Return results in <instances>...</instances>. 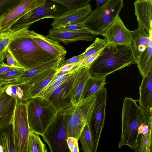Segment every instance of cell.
I'll return each mask as SVG.
<instances>
[{
  "label": "cell",
  "mask_w": 152,
  "mask_h": 152,
  "mask_svg": "<svg viewBox=\"0 0 152 152\" xmlns=\"http://www.w3.org/2000/svg\"><path fill=\"white\" fill-rule=\"evenodd\" d=\"M29 27L20 29L7 50L25 70L58 58L46 52L35 43L30 36Z\"/></svg>",
  "instance_id": "1"
},
{
  "label": "cell",
  "mask_w": 152,
  "mask_h": 152,
  "mask_svg": "<svg viewBox=\"0 0 152 152\" xmlns=\"http://www.w3.org/2000/svg\"><path fill=\"white\" fill-rule=\"evenodd\" d=\"M131 97L125 98L122 108L121 132L119 148L125 145L131 150L136 148L139 137L152 114L147 115Z\"/></svg>",
  "instance_id": "2"
},
{
  "label": "cell",
  "mask_w": 152,
  "mask_h": 152,
  "mask_svg": "<svg viewBox=\"0 0 152 152\" xmlns=\"http://www.w3.org/2000/svg\"><path fill=\"white\" fill-rule=\"evenodd\" d=\"M135 64L131 46L107 43L88 68L91 77H105Z\"/></svg>",
  "instance_id": "3"
},
{
  "label": "cell",
  "mask_w": 152,
  "mask_h": 152,
  "mask_svg": "<svg viewBox=\"0 0 152 152\" xmlns=\"http://www.w3.org/2000/svg\"><path fill=\"white\" fill-rule=\"evenodd\" d=\"M26 101L30 130L43 136L58 112L47 100L37 96Z\"/></svg>",
  "instance_id": "4"
},
{
  "label": "cell",
  "mask_w": 152,
  "mask_h": 152,
  "mask_svg": "<svg viewBox=\"0 0 152 152\" xmlns=\"http://www.w3.org/2000/svg\"><path fill=\"white\" fill-rule=\"evenodd\" d=\"M123 4V0H109L91 11L80 23L91 32L101 35L119 15Z\"/></svg>",
  "instance_id": "5"
},
{
  "label": "cell",
  "mask_w": 152,
  "mask_h": 152,
  "mask_svg": "<svg viewBox=\"0 0 152 152\" xmlns=\"http://www.w3.org/2000/svg\"><path fill=\"white\" fill-rule=\"evenodd\" d=\"M96 99L94 94L83 99L77 106L72 105L63 111L67 117L69 137H73L79 140L82 129L89 123Z\"/></svg>",
  "instance_id": "6"
},
{
  "label": "cell",
  "mask_w": 152,
  "mask_h": 152,
  "mask_svg": "<svg viewBox=\"0 0 152 152\" xmlns=\"http://www.w3.org/2000/svg\"><path fill=\"white\" fill-rule=\"evenodd\" d=\"M12 125V134L15 152H28L30 132L26 101L17 99Z\"/></svg>",
  "instance_id": "7"
},
{
  "label": "cell",
  "mask_w": 152,
  "mask_h": 152,
  "mask_svg": "<svg viewBox=\"0 0 152 152\" xmlns=\"http://www.w3.org/2000/svg\"><path fill=\"white\" fill-rule=\"evenodd\" d=\"M42 137L51 152L69 151L66 141L69 137L67 117L64 112L58 113L55 119Z\"/></svg>",
  "instance_id": "8"
},
{
  "label": "cell",
  "mask_w": 152,
  "mask_h": 152,
  "mask_svg": "<svg viewBox=\"0 0 152 152\" xmlns=\"http://www.w3.org/2000/svg\"><path fill=\"white\" fill-rule=\"evenodd\" d=\"M68 9L51 0H46L45 4L28 12L17 20L10 29L17 30L26 27L39 20L46 18L54 19Z\"/></svg>",
  "instance_id": "9"
},
{
  "label": "cell",
  "mask_w": 152,
  "mask_h": 152,
  "mask_svg": "<svg viewBox=\"0 0 152 152\" xmlns=\"http://www.w3.org/2000/svg\"><path fill=\"white\" fill-rule=\"evenodd\" d=\"M94 94L96 99L88 124L95 144L94 152H96L104 125L107 96V88L104 87Z\"/></svg>",
  "instance_id": "10"
},
{
  "label": "cell",
  "mask_w": 152,
  "mask_h": 152,
  "mask_svg": "<svg viewBox=\"0 0 152 152\" xmlns=\"http://www.w3.org/2000/svg\"><path fill=\"white\" fill-rule=\"evenodd\" d=\"M46 0H23L0 20V33L10 29L17 20L30 11L44 5Z\"/></svg>",
  "instance_id": "11"
},
{
  "label": "cell",
  "mask_w": 152,
  "mask_h": 152,
  "mask_svg": "<svg viewBox=\"0 0 152 152\" xmlns=\"http://www.w3.org/2000/svg\"><path fill=\"white\" fill-rule=\"evenodd\" d=\"M130 31L118 15L101 35L106 39L107 43L130 46Z\"/></svg>",
  "instance_id": "12"
},
{
  "label": "cell",
  "mask_w": 152,
  "mask_h": 152,
  "mask_svg": "<svg viewBox=\"0 0 152 152\" xmlns=\"http://www.w3.org/2000/svg\"><path fill=\"white\" fill-rule=\"evenodd\" d=\"M57 69L53 68L41 72L24 84V100L37 96L53 78Z\"/></svg>",
  "instance_id": "13"
},
{
  "label": "cell",
  "mask_w": 152,
  "mask_h": 152,
  "mask_svg": "<svg viewBox=\"0 0 152 152\" xmlns=\"http://www.w3.org/2000/svg\"><path fill=\"white\" fill-rule=\"evenodd\" d=\"M74 72L66 81L56 88L47 99L58 113L64 111L72 105L70 90Z\"/></svg>",
  "instance_id": "14"
},
{
  "label": "cell",
  "mask_w": 152,
  "mask_h": 152,
  "mask_svg": "<svg viewBox=\"0 0 152 152\" xmlns=\"http://www.w3.org/2000/svg\"><path fill=\"white\" fill-rule=\"evenodd\" d=\"M96 35L89 31H68L52 28L46 36L65 45L78 41H92Z\"/></svg>",
  "instance_id": "15"
},
{
  "label": "cell",
  "mask_w": 152,
  "mask_h": 152,
  "mask_svg": "<svg viewBox=\"0 0 152 152\" xmlns=\"http://www.w3.org/2000/svg\"><path fill=\"white\" fill-rule=\"evenodd\" d=\"M91 77L88 67H82L75 71L70 90L71 102L73 106H77L82 100L84 87Z\"/></svg>",
  "instance_id": "16"
},
{
  "label": "cell",
  "mask_w": 152,
  "mask_h": 152,
  "mask_svg": "<svg viewBox=\"0 0 152 152\" xmlns=\"http://www.w3.org/2000/svg\"><path fill=\"white\" fill-rule=\"evenodd\" d=\"M91 11V7L89 4L80 8L68 10L58 17L53 19L51 25L52 28H55L69 24L80 23Z\"/></svg>",
  "instance_id": "17"
},
{
  "label": "cell",
  "mask_w": 152,
  "mask_h": 152,
  "mask_svg": "<svg viewBox=\"0 0 152 152\" xmlns=\"http://www.w3.org/2000/svg\"><path fill=\"white\" fill-rule=\"evenodd\" d=\"M152 2L147 0H137L134 3L138 28L144 30L149 34L152 30Z\"/></svg>",
  "instance_id": "18"
},
{
  "label": "cell",
  "mask_w": 152,
  "mask_h": 152,
  "mask_svg": "<svg viewBox=\"0 0 152 152\" xmlns=\"http://www.w3.org/2000/svg\"><path fill=\"white\" fill-rule=\"evenodd\" d=\"M30 35L33 41L39 47L56 58L65 59L66 51L58 42L33 30H30Z\"/></svg>",
  "instance_id": "19"
},
{
  "label": "cell",
  "mask_w": 152,
  "mask_h": 152,
  "mask_svg": "<svg viewBox=\"0 0 152 152\" xmlns=\"http://www.w3.org/2000/svg\"><path fill=\"white\" fill-rule=\"evenodd\" d=\"M139 87V106L148 115L152 114V67L144 77Z\"/></svg>",
  "instance_id": "20"
},
{
  "label": "cell",
  "mask_w": 152,
  "mask_h": 152,
  "mask_svg": "<svg viewBox=\"0 0 152 152\" xmlns=\"http://www.w3.org/2000/svg\"><path fill=\"white\" fill-rule=\"evenodd\" d=\"M131 45L136 63L142 53L152 41V32L150 34L144 30L138 28L130 31Z\"/></svg>",
  "instance_id": "21"
},
{
  "label": "cell",
  "mask_w": 152,
  "mask_h": 152,
  "mask_svg": "<svg viewBox=\"0 0 152 152\" xmlns=\"http://www.w3.org/2000/svg\"><path fill=\"white\" fill-rule=\"evenodd\" d=\"M16 100L1 89L0 91V130L11 125Z\"/></svg>",
  "instance_id": "22"
},
{
  "label": "cell",
  "mask_w": 152,
  "mask_h": 152,
  "mask_svg": "<svg viewBox=\"0 0 152 152\" xmlns=\"http://www.w3.org/2000/svg\"><path fill=\"white\" fill-rule=\"evenodd\" d=\"M64 59L57 58L50 62L42 64L28 70H25L20 76L9 82L12 83L25 84L38 74L51 69L57 68L60 62Z\"/></svg>",
  "instance_id": "23"
},
{
  "label": "cell",
  "mask_w": 152,
  "mask_h": 152,
  "mask_svg": "<svg viewBox=\"0 0 152 152\" xmlns=\"http://www.w3.org/2000/svg\"><path fill=\"white\" fill-rule=\"evenodd\" d=\"M152 126L151 119L139 137L135 152H152Z\"/></svg>",
  "instance_id": "24"
},
{
  "label": "cell",
  "mask_w": 152,
  "mask_h": 152,
  "mask_svg": "<svg viewBox=\"0 0 152 152\" xmlns=\"http://www.w3.org/2000/svg\"><path fill=\"white\" fill-rule=\"evenodd\" d=\"M105 77H91L86 82L82 94V99L93 95L96 91L104 87L106 83Z\"/></svg>",
  "instance_id": "25"
},
{
  "label": "cell",
  "mask_w": 152,
  "mask_h": 152,
  "mask_svg": "<svg viewBox=\"0 0 152 152\" xmlns=\"http://www.w3.org/2000/svg\"><path fill=\"white\" fill-rule=\"evenodd\" d=\"M152 41L142 53L136 63L140 73L142 77L148 72L152 67Z\"/></svg>",
  "instance_id": "26"
},
{
  "label": "cell",
  "mask_w": 152,
  "mask_h": 152,
  "mask_svg": "<svg viewBox=\"0 0 152 152\" xmlns=\"http://www.w3.org/2000/svg\"><path fill=\"white\" fill-rule=\"evenodd\" d=\"M20 29H9L0 33V62L4 61L8 47Z\"/></svg>",
  "instance_id": "27"
},
{
  "label": "cell",
  "mask_w": 152,
  "mask_h": 152,
  "mask_svg": "<svg viewBox=\"0 0 152 152\" xmlns=\"http://www.w3.org/2000/svg\"><path fill=\"white\" fill-rule=\"evenodd\" d=\"M79 139L84 152H94L95 144L88 123L82 129Z\"/></svg>",
  "instance_id": "28"
},
{
  "label": "cell",
  "mask_w": 152,
  "mask_h": 152,
  "mask_svg": "<svg viewBox=\"0 0 152 152\" xmlns=\"http://www.w3.org/2000/svg\"><path fill=\"white\" fill-rule=\"evenodd\" d=\"M39 134L30 131L28 143V152H47L45 145Z\"/></svg>",
  "instance_id": "29"
},
{
  "label": "cell",
  "mask_w": 152,
  "mask_h": 152,
  "mask_svg": "<svg viewBox=\"0 0 152 152\" xmlns=\"http://www.w3.org/2000/svg\"><path fill=\"white\" fill-rule=\"evenodd\" d=\"M24 85L16 83L6 84L2 86L1 89L16 100H24Z\"/></svg>",
  "instance_id": "30"
},
{
  "label": "cell",
  "mask_w": 152,
  "mask_h": 152,
  "mask_svg": "<svg viewBox=\"0 0 152 152\" xmlns=\"http://www.w3.org/2000/svg\"><path fill=\"white\" fill-rule=\"evenodd\" d=\"M107 44V42L106 39H103L96 38L93 43L85 51L80 54V60L101 51Z\"/></svg>",
  "instance_id": "31"
},
{
  "label": "cell",
  "mask_w": 152,
  "mask_h": 152,
  "mask_svg": "<svg viewBox=\"0 0 152 152\" xmlns=\"http://www.w3.org/2000/svg\"><path fill=\"white\" fill-rule=\"evenodd\" d=\"M75 72H69L60 79L48 85L41 91L37 96L47 99L53 90L68 79Z\"/></svg>",
  "instance_id": "32"
},
{
  "label": "cell",
  "mask_w": 152,
  "mask_h": 152,
  "mask_svg": "<svg viewBox=\"0 0 152 152\" xmlns=\"http://www.w3.org/2000/svg\"><path fill=\"white\" fill-rule=\"evenodd\" d=\"M1 130H0V144L4 152H15L10 130L7 131L2 129Z\"/></svg>",
  "instance_id": "33"
},
{
  "label": "cell",
  "mask_w": 152,
  "mask_h": 152,
  "mask_svg": "<svg viewBox=\"0 0 152 152\" xmlns=\"http://www.w3.org/2000/svg\"><path fill=\"white\" fill-rule=\"evenodd\" d=\"M66 7L68 10L78 8L84 6L91 0H51Z\"/></svg>",
  "instance_id": "34"
},
{
  "label": "cell",
  "mask_w": 152,
  "mask_h": 152,
  "mask_svg": "<svg viewBox=\"0 0 152 152\" xmlns=\"http://www.w3.org/2000/svg\"><path fill=\"white\" fill-rule=\"evenodd\" d=\"M23 0H0V20Z\"/></svg>",
  "instance_id": "35"
},
{
  "label": "cell",
  "mask_w": 152,
  "mask_h": 152,
  "mask_svg": "<svg viewBox=\"0 0 152 152\" xmlns=\"http://www.w3.org/2000/svg\"><path fill=\"white\" fill-rule=\"evenodd\" d=\"M25 70L23 68H16L10 70L0 74V79L5 81V84H7L20 76Z\"/></svg>",
  "instance_id": "36"
},
{
  "label": "cell",
  "mask_w": 152,
  "mask_h": 152,
  "mask_svg": "<svg viewBox=\"0 0 152 152\" xmlns=\"http://www.w3.org/2000/svg\"><path fill=\"white\" fill-rule=\"evenodd\" d=\"M55 28L61 30L68 31H89L81 25L80 23L67 24Z\"/></svg>",
  "instance_id": "37"
},
{
  "label": "cell",
  "mask_w": 152,
  "mask_h": 152,
  "mask_svg": "<svg viewBox=\"0 0 152 152\" xmlns=\"http://www.w3.org/2000/svg\"><path fill=\"white\" fill-rule=\"evenodd\" d=\"M78 140L75 137H69L67 139V143L69 151L71 152H79Z\"/></svg>",
  "instance_id": "38"
},
{
  "label": "cell",
  "mask_w": 152,
  "mask_h": 152,
  "mask_svg": "<svg viewBox=\"0 0 152 152\" xmlns=\"http://www.w3.org/2000/svg\"><path fill=\"white\" fill-rule=\"evenodd\" d=\"M5 56L7 65L15 68H23L7 51Z\"/></svg>",
  "instance_id": "39"
},
{
  "label": "cell",
  "mask_w": 152,
  "mask_h": 152,
  "mask_svg": "<svg viewBox=\"0 0 152 152\" xmlns=\"http://www.w3.org/2000/svg\"><path fill=\"white\" fill-rule=\"evenodd\" d=\"M80 55L73 57L68 59L63 60L60 62L57 69H59L66 65L76 63L80 60Z\"/></svg>",
  "instance_id": "40"
},
{
  "label": "cell",
  "mask_w": 152,
  "mask_h": 152,
  "mask_svg": "<svg viewBox=\"0 0 152 152\" xmlns=\"http://www.w3.org/2000/svg\"><path fill=\"white\" fill-rule=\"evenodd\" d=\"M16 68L11 67L7 65L4 61L1 63L0 66V75L10 70L16 69Z\"/></svg>",
  "instance_id": "41"
},
{
  "label": "cell",
  "mask_w": 152,
  "mask_h": 152,
  "mask_svg": "<svg viewBox=\"0 0 152 152\" xmlns=\"http://www.w3.org/2000/svg\"><path fill=\"white\" fill-rule=\"evenodd\" d=\"M75 63L65 65L60 68L57 69L56 72H69V70Z\"/></svg>",
  "instance_id": "42"
},
{
  "label": "cell",
  "mask_w": 152,
  "mask_h": 152,
  "mask_svg": "<svg viewBox=\"0 0 152 152\" xmlns=\"http://www.w3.org/2000/svg\"><path fill=\"white\" fill-rule=\"evenodd\" d=\"M97 4V7L101 6L106 4L109 0H95Z\"/></svg>",
  "instance_id": "43"
},
{
  "label": "cell",
  "mask_w": 152,
  "mask_h": 152,
  "mask_svg": "<svg viewBox=\"0 0 152 152\" xmlns=\"http://www.w3.org/2000/svg\"><path fill=\"white\" fill-rule=\"evenodd\" d=\"M6 82L5 81L0 79V91L2 86L3 85L5 84Z\"/></svg>",
  "instance_id": "44"
},
{
  "label": "cell",
  "mask_w": 152,
  "mask_h": 152,
  "mask_svg": "<svg viewBox=\"0 0 152 152\" xmlns=\"http://www.w3.org/2000/svg\"><path fill=\"white\" fill-rule=\"evenodd\" d=\"M0 152H4V149L0 144Z\"/></svg>",
  "instance_id": "45"
},
{
  "label": "cell",
  "mask_w": 152,
  "mask_h": 152,
  "mask_svg": "<svg viewBox=\"0 0 152 152\" xmlns=\"http://www.w3.org/2000/svg\"><path fill=\"white\" fill-rule=\"evenodd\" d=\"M147 0V1H150L151 2H152V0Z\"/></svg>",
  "instance_id": "46"
},
{
  "label": "cell",
  "mask_w": 152,
  "mask_h": 152,
  "mask_svg": "<svg viewBox=\"0 0 152 152\" xmlns=\"http://www.w3.org/2000/svg\"><path fill=\"white\" fill-rule=\"evenodd\" d=\"M1 63H0V65H1Z\"/></svg>",
  "instance_id": "47"
}]
</instances>
